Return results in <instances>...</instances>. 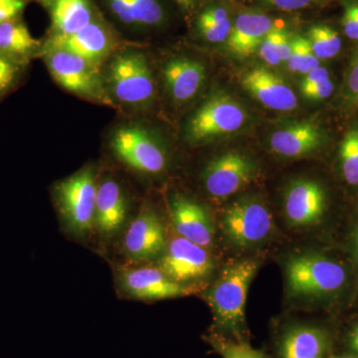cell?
<instances>
[{
  "mask_svg": "<svg viewBox=\"0 0 358 358\" xmlns=\"http://www.w3.org/2000/svg\"><path fill=\"white\" fill-rule=\"evenodd\" d=\"M259 262L244 260L227 266L207 292L206 300L216 324L223 331L240 334L245 322V305Z\"/></svg>",
  "mask_w": 358,
  "mask_h": 358,
  "instance_id": "6da1fadb",
  "label": "cell"
},
{
  "mask_svg": "<svg viewBox=\"0 0 358 358\" xmlns=\"http://www.w3.org/2000/svg\"><path fill=\"white\" fill-rule=\"evenodd\" d=\"M285 273L289 293L301 298L329 296L346 282L345 268L319 254H294L287 261Z\"/></svg>",
  "mask_w": 358,
  "mask_h": 358,
  "instance_id": "7a4b0ae2",
  "label": "cell"
},
{
  "mask_svg": "<svg viewBox=\"0 0 358 358\" xmlns=\"http://www.w3.org/2000/svg\"><path fill=\"white\" fill-rule=\"evenodd\" d=\"M108 85L115 100L129 107H145L155 96L154 76L141 52L117 54L108 68Z\"/></svg>",
  "mask_w": 358,
  "mask_h": 358,
  "instance_id": "3957f363",
  "label": "cell"
},
{
  "mask_svg": "<svg viewBox=\"0 0 358 358\" xmlns=\"http://www.w3.org/2000/svg\"><path fill=\"white\" fill-rule=\"evenodd\" d=\"M45 57L52 77L61 87L89 100L110 103L95 63L60 49L47 48Z\"/></svg>",
  "mask_w": 358,
  "mask_h": 358,
  "instance_id": "277c9868",
  "label": "cell"
},
{
  "mask_svg": "<svg viewBox=\"0 0 358 358\" xmlns=\"http://www.w3.org/2000/svg\"><path fill=\"white\" fill-rule=\"evenodd\" d=\"M246 113L234 99L215 94L196 110L186 129L192 143H203L218 136L236 133L246 122Z\"/></svg>",
  "mask_w": 358,
  "mask_h": 358,
  "instance_id": "5b68a950",
  "label": "cell"
},
{
  "mask_svg": "<svg viewBox=\"0 0 358 358\" xmlns=\"http://www.w3.org/2000/svg\"><path fill=\"white\" fill-rule=\"evenodd\" d=\"M226 238L239 248L262 243L274 230L272 213L255 199H242L231 204L221 216Z\"/></svg>",
  "mask_w": 358,
  "mask_h": 358,
  "instance_id": "8992f818",
  "label": "cell"
},
{
  "mask_svg": "<svg viewBox=\"0 0 358 358\" xmlns=\"http://www.w3.org/2000/svg\"><path fill=\"white\" fill-rule=\"evenodd\" d=\"M95 176L85 169L64 179L56 187L61 213L73 232L85 234L95 225Z\"/></svg>",
  "mask_w": 358,
  "mask_h": 358,
  "instance_id": "52a82bcc",
  "label": "cell"
},
{
  "mask_svg": "<svg viewBox=\"0 0 358 358\" xmlns=\"http://www.w3.org/2000/svg\"><path fill=\"white\" fill-rule=\"evenodd\" d=\"M110 147L120 162L138 173L157 174L166 169L164 148L152 134L141 127L117 129L113 134Z\"/></svg>",
  "mask_w": 358,
  "mask_h": 358,
  "instance_id": "ba28073f",
  "label": "cell"
},
{
  "mask_svg": "<svg viewBox=\"0 0 358 358\" xmlns=\"http://www.w3.org/2000/svg\"><path fill=\"white\" fill-rule=\"evenodd\" d=\"M255 173V164L246 155L226 152L211 160L205 169V189L211 196L226 199L249 185Z\"/></svg>",
  "mask_w": 358,
  "mask_h": 358,
  "instance_id": "9c48e42d",
  "label": "cell"
},
{
  "mask_svg": "<svg viewBox=\"0 0 358 358\" xmlns=\"http://www.w3.org/2000/svg\"><path fill=\"white\" fill-rule=\"evenodd\" d=\"M120 284L136 300L157 301L181 298L195 294L197 289L169 278L159 268H124L120 272Z\"/></svg>",
  "mask_w": 358,
  "mask_h": 358,
  "instance_id": "30bf717a",
  "label": "cell"
},
{
  "mask_svg": "<svg viewBox=\"0 0 358 358\" xmlns=\"http://www.w3.org/2000/svg\"><path fill=\"white\" fill-rule=\"evenodd\" d=\"M159 268L174 281L183 284L210 274L213 261L203 247L180 236L164 250Z\"/></svg>",
  "mask_w": 358,
  "mask_h": 358,
  "instance_id": "8fae6325",
  "label": "cell"
},
{
  "mask_svg": "<svg viewBox=\"0 0 358 358\" xmlns=\"http://www.w3.org/2000/svg\"><path fill=\"white\" fill-rule=\"evenodd\" d=\"M326 209V193L315 181H294L285 194V215L294 227L315 225L324 217Z\"/></svg>",
  "mask_w": 358,
  "mask_h": 358,
  "instance_id": "7c38bea8",
  "label": "cell"
},
{
  "mask_svg": "<svg viewBox=\"0 0 358 358\" xmlns=\"http://www.w3.org/2000/svg\"><path fill=\"white\" fill-rule=\"evenodd\" d=\"M166 248L164 225L157 213L145 210L129 226L124 249L134 261H148L162 255Z\"/></svg>",
  "mask_w": 358,
  "mask_h": 358,
  "instance_id": "4fadbf2b",
  "label": "cell"
},
{
  "mask_svg": "<svg viewBox=\"0 0 358 358\" xmlns=\"http://www.w3.org/2000/svg\"><path fill=\"white\" fill-rule=\"evenodd\" d=\"M245 91L271 110L289 112L298 106V98L288 84L266 68H254L241 79Z\"/></svg>",
  "mask_w": 358,
  "mask_h": 358,
  "instance_id": "5bb4252c",
  "label": "cell"
},
{
  "mask_svg": "<svg viewBox=\"0 0 358 358\" xmlns=\"http://www.w3.org/2000/svg\"><path fill=\"white\" fill-rule=\"evenodd\" d=\"M112 44L109 30L102 23L93 20L73 34H54L47 48L68 51L98 64L109 54Z\"/></svg>",
  "mask_w": 358,
  "mask_h": 358,
  "instance_id": "9a60e30c",
  "label": "cell"
},
{
  "mask_svg": "<svg viewBox=\"0 0 358 358\" xmlns=\"http://www.w3.org/2000/svg\"><path fill=\"white\" fill-rule=\"evenodd\" d=\"M171 220L181 237L203 248L213 244L214 229L203 207L185 196H176L171 204Z\"/></svg>",
  "mask_w": 358,
  "mask_h": 358,
  "instance_id": "2e32d148",
  "label": "cell"
},
{
  "mask_svg": "<svg viewBox=\"0 0 358 358\" xmlns=\"http://www.w3.org/2000/svg\"><path fill=\"white\" fill-rule=\"evenodd\" d=\"M206 77L201 63L193 59H171L164 68V81L167 92L174 102H189L199 93Z\"/></svg>",
  "mask_w": 358,
  "mask_h": 358,
  "instance_id": "e0dca14e",
  "label": "cell"
},
{
  "mask_svg": "<svg viewBox=\"0 0 358 358\" xmlns=\"http://www.w3.org/2000/svg\"><path fill=\"white\" fill-rule=\"evenodd\" d=\"M322 136L317 124L299 122L272 134L270 145L275 154L289 159H298L312 154L322 145Z\"/></svg>",
  "mask_w": 358,
  "mask_h": 358,
  "instance_id": "ac0fdd59",
  "label": "cell"
},
{
  "mask_svg": "<svg viewBox=\"0 0 358 358\" xmlns=\"http://www.w3.org/2000/svg\"><path fill=\"white\" fill-rule=\"evenodd\" d=\"M273 21L267 15L257 13L240 14L232 25L227 39L228 49L240 58L251 56L258 50L261 42L273 29Z\"/></svg>",
  "mask_w": 358,
  "mask_h": 358,
  "instance_id": "d6986e66",
  "label": "cell"
},
{
  "mask_svg": "<svg viewBox=\"0 0 358 358\" xmlns=\"http://www.w3.org/2000/svg\"><path fill=\"white\" fill-rule=\"evenodd\" d=\"M127 204L121 186L107 179L96 188L95 225L106 236L115 234L124 226Z\"/></svg>",
  "mask_w": 358,
  "mask_h": 358,
  "instance_id": "ffe728a7",
  "label": "cell"
},
{
  "mask_svg": "<svg viewBox=\"0 0 358 358\" xmlns=\"http://www.w3.org/2000/svg\"><path fill=\"white\" fill-rule=\"evenodd\" d=\"M329 345L327 334L319 327H289L280 341V358H324Z\"/></svg>",
  "mask_w": 358,
  "mask_h": 358,
  "instance_id": "44dd1931",
  "label": "cell"
},
{
  "mask_svg": "<svg viewBox=\"0 0 358 358\" xmlns=\"http://www.w3.org/2000/svg\"><path fill=\"white\" fill-rule=\"evenodd\" d=\"M51 8L55 34H73L94 20L89 0H55Z\"/></svg>",
  "mask_w": 358,
  "mask_h": 358,
  "instance_id": "7402d4cb",
  "label": "cell"
},
{
  "mask_svg": "<svg viewBox=\"0 0 358 358\" xmlns=\"http://www.w3.org/2000/svg\"><path fill=\"white\" fill-rule=\"evenodd\" d=\"M40 43L18 20L0 24V52L22 62L38 50Z\"/></svg>",
  "mask_w": 358,
  "mask_h": 358,
  "instance_id": "603a6c76",
  "label": "cell"
},
{
  "mask_svg": "<svg viewBox=\"0 0 358 358\" xmlns=\"http://www.w3.org/2000/svg\"><path fill=\"white\" fill-rule=\"evenodd\" d=\"M232 25L227 11L217 6L205 9L197 20L200 34L210 43L227 41Z\"/></svg>",
  "mask_w": 358,
  "mask_h": 358,
  "instance_id": "cb8c5ba5",
  "label": "cell"
},
{
  "mask_svg": "<svg viewBox=\"0 0 358 358\" xmlns=\"http://www.w3.org/2000/svg\"><path fill=\"white\" fill-rule=\"evenodd\" d=\"M307 39L313 53L320 60L334 58L341 49L338 33L327 25H315L310 28Z\"/></svg>",
  "mask_w": 358,
  "mask_h": 358,
  "instance_id": "d4e9b609",
  "label": "cell"
},
{
  "mask_svg": "<svg viewBox=\"0 0 358 358\" xmlns=\"http://www.w3.org/2000/svg\"><path fill=\"white\" fill-rule=\"evenodd\" d=\"M341 171L343 178L350 185H358V129H352L341 141Z\"/></svg>",
  "mask_w": 358,
  "mask_h": 358,
  "instance_id": "484cf974",
  "label": "cell"
},
{
  "mask_svg": "<svg viewBox=\"0 0 358 358\" xmlns=\"http://www.w3.org/2000/svg\"><path fill=\"white\" fill-rule=\"evenodd\" d=\"M320 59L313 53L307 37L298 36L292 40V52L288 60L289 69L294 73L307 74L319 67Z\"/></svg>",
  "mask_w": 358,
  "mask_h": 358,
  "instance_id": "4316f807",
  "label": "cell"
},
{
  "mask_svg": "<svg viewBox=\"0 0 358 358\" xmlns=\"http://www.w3.org/2000/svg\"><path fill=\"white\" fill-rule=\"evenodd\" d=\"M136 26H157L164 18V9L159 0H129Z\"/></svg>",
  "mask_w": 358,
  "mask_h": 358,
  "instance_id": "83f0119b",
  "label": "cell"
},
{
  "mask_svg": "<svg viewBox=\"0 0 358 358\" xmlns=\"http://www.w3.org/2000/svg\"><path fill=\"white\" fill-rule=\"evenodd\" d=\"M21 61L0 52V96L13 88L20 79Z\"/></svg>",
  "mask_w": 358,
  "mask_h": 358,
  "instance_id": "f1b7e54d",
  "label": "cell"
},
{
  "mask_svg": "<svg viewBox=\"0 0 358 358\" xmlns=\"http://www.w3.org/2000/svg\"><path fill=\"white\" fill-rule=\"evenodd\" d=\"M212 343L223 358H266L263 353L245 343H232L218 338H214Z\"/></svg>",
  "mask_w": 358,
  "mask_h": 358,
  "instance_id": "f546056e",
  "label": "cell"
},
{
  "mask_svg": "<svg viewBox=\"0 0 358 358\" xmlns=\"http://www.w3.org/2000/svg\"><path fill=\"white\" fill-rule=\"evenodd\" d=\"M278 35H279V28L273 27L267 36L261 42L258 48L260 57L271 66H277L282 63L279 49H278Z\"/></svg>",
  "mask_w": 358,
  "mask_h": 358,
  "instance_id": "4dcf8cb0",
  "label": "cell"
},
{
  "mask_svg": "<svg viewBox=\"0 0 358 358\" xmlns=\"http://www.w3.org/2000/svg\"><path fill=\"white\" fill-rule=\"evenodd\" d=\"M27 3L28 0H0V24L17 20Z\"/></svg>",
  "mask_w": 358,
  "mask_h": 358,
  "instance_id": "1f68e13d",
  "label": "cell"
},
{
  "mask_svg": "<svg viewBox=\"0 0 358 358\" xmlns=\"http://www.w3.org/2000/svg\"><path fill=\"white\" fill-rule=\"evenodd\" d=\"M343 26L346 36L358 41V3H350L345 6Z\"/></svg>",
  "mask_w": 358,
  "mask_h": 358,
  "instance_id": "d6a6232c",
  "label": "cell"
},
{
  "mask_svg": "<svg viewBox=\"0 0 358 358\" xmlns=\"http://www.w3.org/2000/svg\"><path fill=\"white\" fill-rule=\"evenodd\" d=\"M110 10L122 23L129 26L134 25L129 0H106Z\"/></svg>",
  "mask_w": 358,
  "mask_h": 358,
  "instance_id": "836d02e7",
  "label": "cell"
},
{
  "mask_svg": "<svg viewBox=\"0 0 358 358\" xmlns=\"http://www.w3.org/2000/svg\"><path fill=\"white\" fill-rule=\"evenodd\" d=\"M301 94L308 100L319 101L331 96L334 92V84L331 79L315 86L301 88Z\"/></svg>",
  "mask_w": 358,
  "mask_h": 358,
  "instance_id": "e575fe53",
  "label": "cell"
},
{
  "mask_svg": "<svg viewBox=\"0 0 358 358\" xmlns=\"http://www.w3.org/2000/svg\"><path fill=\"white\" fill-rule=\"evenodd\" d=\"M346 96L352 105L358 103V54L353 61L348 80H346Z\"/></svg>",
  "mask_w": 358,
  "mask_h": 358,
  "instance_id": "d590c367",
  "label": "cell"
},
{
  "mask_svg": "<svg viewBox=\"0 0 358 358\" xmlns=\"http://www.w3.org/2000/svg\"><path fill=\"white\" fill-rule=\"evenodd\" d=\"M329 80V71L324 67L315 68L310 72L306 74L303 81H301V88H305V87H312L315 85L322 83V82Z\"/></svg>",
  "mask_w": 358,
  "mask_h": 358,
  "instance_id": "8d00e7d4",
  "label": "cell"
},
{
  "mask_svg": "<svg viewBox=\"0 0 358 358\" xmlns=\"http://www.w3.org/2000/svg\"><path fill=\"white\" fill-rule=\"evenodd\" d=\"M264 1L281 10L294 11L310 6L313 0H264Z\"/></svg>",
  "mask_w": 358,
  "mask_h": 358,
  "instance_id": "74e56055",
  "label": "cell"
},
{
  "mask_svg": "<svg viewBox=\"0 0 358 358\" xmlns=\"http://www.w3.org/2000/svg\"><path fill=\"white\" fill-rule=\"evenodd\" d=\"M278 49H279L282 62H288L292 52V40L288 33L281 28H279V35H278Z\"/></svg>",
  "mask_w": 358,
  "mask_h": 358,
  "instance_id": "f35d334b",
  "label": "cell"
},
{
  "mask_svg": "<svg viewBox=\"0 0 358 358\" xmlns=\"http://www.w3.org/2000/svg\"><path fill=\"white\" fill-rule=\"evenodd\" d=\"M350 348L358 355V324L353 329L350 336Z\"/></svg>",
  "mask_w": 358,
  "mask_h": 358,
  "instance_id": "ab89813d",
  "label": "cell"
},
{
  "mask_svg": "<svg viewBox=\"0 0 358 358\" xmlns=\"http://www.w3.org/2000/svg\"><path fill=\"white\" fill-rule=\"evenodd\" d=\"M173 1H176L185 10H192L200 0H173Z\"/></svg>",
  "mask_w": 358,
  "mask_h": 358,
  "instance_id": "60d3db41",
  "label": "cell"
},
{
  "mask_svg": "<svg viewBox=\"0 0 358 358\" xmlns=\"http://www.w3.org/2000/svg\"><path fill=\"white\" fill-rule=\"evenodd\" d=\"M353 248H355V259H357V263L358 265V228L357 232H355V244H353Z\"/></svg>",
  "mask_w": 358,
  "mask_h": 358,
  "instance_id": "b9f144b4",
  "label": "cell"
},
{
  "mask_svg": "<svg viewBox=\"0 0 358 358\" xmlns=\"http://www.w3.org/2000/svg\"><path fill=\"white\" fill-rule=\"evenodd\" d=\"M40 2L44 4V6L52 7L55 0H39Z\"/></svg>",
  "mask_w": 358,
  "mask_h": 358,
  "instance_id": "7bdbcfd3",
  "label": "cell"
},
{
  "mask_svg": "<svg viewBox=\"0 0 358 358\" xmlns=\"http://www.w3.org/2000/svg\"><path fill=\"white\" fill-rule=\"evenodd\" d=\"M331 358H355V357H334Z\"/></svg>",
  "mask_w": 358,
  "mask_h": 358,
  "instance_id": "ee69618b",
  "label": "cell"
}]
</instances>
